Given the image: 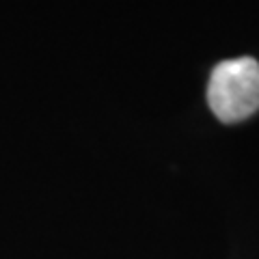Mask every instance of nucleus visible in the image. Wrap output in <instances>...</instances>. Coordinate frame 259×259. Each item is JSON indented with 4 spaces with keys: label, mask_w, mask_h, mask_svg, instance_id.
Wrapping results in <instances>:
<instances>
[{
    "label": "nucleus",
    "mask_w": 259,
    "mask_h": 259,
    "mask_svg": "<svg viewBox=\"0 0 259 259\" xmlns=\"http://www.w3.org/2000/svg\"><path fill=\"white\" fill-rule=\"evenodd\" d=\"M207 104L218 121L238 123L259 110V63L250 56L221 61L209 74Z\"/></svg>",
    "instance_id": "1"
}]
</instances>
